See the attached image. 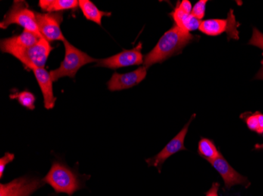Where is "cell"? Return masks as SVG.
Masks as SVG:
<instances>
[{"label":"cell","instance_id":"cell-1","mask_svg":"<svg viewBox=\"0 0 263 196\" xmlns=\"http://www.w3.org/2000/svg\"><path fill=\"white\" fill-rule=\"evenodd\" d=\"M196 39H199V36L174 26L162 35L152 51L144 56L143 66L147 69L156 63L163 62L170 57L181 54L183 49Z\"/></svg>","mask_w":263,"mask_h":196},{"label":"cell","instance_id":"cell-2","mask_svg":"<svg viewBox=\"0 0 263 196\" xmlns=\"http://www.w3.org/2000/svg\"><path fill=\"white\" fill-rule=\"evenodd\" d=\"M54 188L55 192L66 193L69 196L84 187L79 176L61 162L54 161L47 175L43 178Z\"/></svg>","mask_w":263,"mask_h":196},{"label":"cell","instance_id":"cell-3","mask_svg":"<svg viewBox=\"0 0 263 196\" xmlns=\"http://www.w3.org/2000/svg\"><path fill=\"white\" fill-rule=\"evenodd\" d=\"M63 42L66 49L65 58L62 61L60 67L50 72L53 81H58L59 79L66 76L73 79L76 76L77 72L83 66L98 61L97 59L90 57L86 53L83 52L74 46L69 43L67 40Z\"/></svg>","mask_w":263,"mask_h":196},{"label":"cell","instance_id":"cell-4","mask_svg":"<svg viewBox=\"0 0 263 196\" xmlns=\"http://www.w3.org/2000/svg\"><path fill=\"white\" fill-rule=\"evenodd\" d=\"M13 24L22 26L24 30L29 31L42 36L36 23L35 12L29 9L26 1H14L10 10L4 16V20L0 24V27L3 29H7L9 26Z\"/></svg>","mask_w":263,"mask_h":196},{"label":"cell","instance_id":"cell-5","mask_svg":"<svg viewBox=\"0 0 263 196\" xmlns=\"http://www.w3.org/2000/svg\"><path fill=\"white\" fill-rule=\"evenodd\" d=\"M53 47L47 39L41 38L37 43L29 48L12 51L10 54L18 59L27 70L44 68Z\"/></svg>","mask_w":263,"mask_h":196},{"label":"cell","instance_id":"cell-6","mask_svg":"<svg viewBox=\"0 0 263 196\" xmlns=\"http://www.w3.org/2000/svg\"><path fill=\"white\" fill-rule=\"evenodd\" d=\"M239 24L236 22L233 10H230L228 17L226 19H208L202 20L199 30L202 33L210 36H218L224 32L228 33V38L239 39V32L237 27Z\"/></svg>","mask_w":263,"mask_h":196},{"label":"cell","instance_id":"cell-7","mask_svg":"<svg viewBox=\"0 0 263 196\" xmlns=\"http://www.w3.org/2000/svg\"><path fill=\"white\" fill-rule=\"evenodd\" d=\"M35 18L41 35L48 42H65L66 40L60 29V25L63 20L61 13L41 14L39 12H35Z\"/></svg>","mask_w":263,"mask_h":196},{"label":"cell","instance_id":"cell-8","mask_svg":"<svg viewBox=\"0 0 263 196\" xmlns=\"http://www.w3.org/2000/svg\"><path fill=\"white\" fill-rule=\"evenodd\" d=\"M141 51L142 42H139L138 45L132 50H124L111 57L98 60L97 66L116 69L128 66H140L143 64L144 60Z\"/></svg>","mask_w":263,"mask_h":196},{"label":"cell","instance_id":"cell-9","mask_svg":"<svg viewBox=\"0 0 263 196\" xmlns=\"http://www.w3.org/2000/svg\"><path fill=\"white\" fill-rule=\"evenodd\" d=\"M195 117H196V114L193 115L187 124L177 134V136L174 137L165 145V148L159 154L156 155L154 157L150 158V159H146V163H147L148 166H155L159 169V172L160 173L162 165L168 158L171 157V156L178 153V151L187 150V148L184 147V139H185L186 134H187V131H189V125H190L193 119H195Z\"/></svg>","mask_w":263,"mask_h":196},{"label":"cell","instance_id":"cell-10","mask_svg":"<svg viewBox=\"0 0 263 196\" xmlns=\"http://www.w3.org/2000/svg\"><path fill=\"white\" fill-rule=\"evenodd\" d=\"M37 178H21L0 185V196H30L44 185Z\"/></svg>","mask_w":263,"mask_h":196},{"label":"cell","instance_id":"cell-11","mask_svg":"<svg viewBox=\"0 0 263 196\" xmlns=\"http://www.w3.org/2000/svg\"><path fill=\"white\" fill-rule=\"evenodd\" d=\"M147 76V68L142 66L134 72L120 74L114 72L113 76L107 82V88L110 91H119L129 89L138 85Z\"/></svg>","mask_w":263,"mask_h":196},{"label":"cell","instance_id":"cell-12","mask_svg":"<svg viewBox=\"0 0 263 196\" xmlns=\"http://www.w3.org/2000/svg\"><path fill=\"white\" fill-rule=\"evenodd\" d=\"M41 38L44 37L29 31L24 30L20 35L2 39L0 42V49L3 53L10 54L12 51L32 47L37 43Z\"/></svg>","mask_w":263,"mask_h":196},{"label":"cell","instance_id":"cell-13","mask_svg":"<svg viewBox=\"0 0 263 196\" xmlns=\"http://www.w3.org/2000/svg\"><path fill=\"white\" fill-rule=\"evenodd\" d=\"M210 163L221 175L226 188H230L236 185H249L247 178L242 176L237 171L235 170L227 160L223 157L222 155Z\"/></svg>","mask_w":263,"mask_h":196},{"label":"cell","instance_id":"cell-14","mask_svg":"<svg viewBox=\"0 0 263 196\" xmlns=\"http://www.w3.org/2000/svg\"><path fill=\"white\" fill-rule=\"evenodd\" d=\"M33 72L42 91L44 107L48 110L52 109L54 107L57 98L54 97L53 93V80L50 72H47L44 68L33 69Z\"/></svg>","mask_w":263,"mask_h":196},{"label":"cell","instance_id":"cell-15","mask_svg":"<svg viewBox=\"0 0 263 196\" xmlns=\"http://www.w3.org/2000/svg\"><path fill=\"white\" fill-rule=\"evenodd\" d=\"M171 17L174 19L175 26L185 32H190L192 31L199 29L202 20L196 18L192 14H186L184 11L179 8L178 5L173 10L171 14Z\"/></svg>","mask_w":263,"mask_h":196},{"label":"cell","instance_id":"cell-16","mask_svg":"<svg viewBox=\"0 0 263 196\" xmlns=\"http://www.w3.org/2000/svg\"><path fill=\"white\" fill-rule=\"evenodd\" d=\"M79 6L77 0H41L39 7L43 11L47 13H59L67 10H76Z\"/></svg>","mask_w":263,"mask_h":196},{"label":"cell","instance_id":"cell-17","mask_svg":"<svg viewBox=\"0 0 263 196\" xmlns=\"http://www.w3.org/2000/svg\"><path fill=\"white\" fill-rule=\"evenodd\" d=\"M79 7L87 20L98 24L99 26H101L103 17H110L111 15L110 12L100 10L90 0H80Z\"/></svg>","mask_w":263,"mask_h":196},{"label":"cell","instance_id":"cell-18","mask_svg":"<svg viewBox=\"0 0 263 196\" xmlns=\"http://www.w3.org/2000/svg\"><path fill=\"white\" fill-rule=\"evenodd\" d=\"M198 153L209 163L218 159L221 155L214 143L211 140L204 138H201L199 141Z\"/></svg>","mask_w":263,"mask_h":196},{"label":"cell","instance_id":"cell-19","mask_svg":"<svg viewBox=\"0 0 263 196\" xmlns=\"http://www.w3.org/2000/svg\"><path fill=\"white\" fill-rule=\"evenodd\" d=\"M10 98L17 100L20 104L29 110H33L35 108V95L29 91H24L22 92L14 93L10 94Z\"/></svg>","mask_w":263,"mask_h":196},{"label":"cell","instance_id":"cell-20","mask_svg":"<svg viewBox=\"0 0 263 196\" xmlns=\"http://www.w3.org/2000/svg\"><path fill=\"white\" fill-rule=\"evenodd\" d=\"M206 4H208L206 0H199L193 7V10L191 14H193L196 18L202 20L205 16Z\"/></svg>","mask_w":263,"mask_h":196},{"label":"cell","instance_id":"cell-21","mask_svg":"<svg viewBox=\"0 0 263 196\" xmlns=\"http://www.w3.org/2000/svg\"><path fill=\"white\" fill-rule=\"evenodd\" d=\"M248 44L261 49L263 51V33H261L256 28H254L252 38L250 39Z\"/></svg>","mask_w":263,"mask_h":196},{"label":"cell","instance_id":"cell-22","mask_svg":"<svg viewBox=\"0 0 263 196\" xmlns=\"http://www.w3.org/2000/svg\"><path fill=\"white\" fill-rule=\"evenodd\" d=\"M245 122H246V124L247 126H248V129H251V130L252 131H255V132L256 133L258 132V120L257 113L247 116V117L245 118Z\"/></svg>","mask_w":263,"mask_h":196},{"label":"cell","instance_id":"cell-23","mask_svg":"<svg viewBox=\"0 0 263 196\" xmlns=\"http://www.w3.org/2000/svg\"><path fill=\"white\" fill-rule=\"evenodd\" d=\"M14 155L12 153H7L4 155V157L0 159V178L4 177V171H5L6 166L8 163L14 161Z\"/></svg>","mask_w":263,"mask_h":196},{"label":"cell","instance_id":"cell-24","mask_svg":"<svg viewBox=\"0 0 263 196\" xmlns=\"http://www.w3.org/2000/svg\"><path fill=\"white\" fill-rule=\"evenodd\" d=\"M179 8L181 9L182 11H184L186 14H191L192 10H193V7L192 4L189 0H182L180 4H177Z\"/></svg>","mask_w":263,"mask_h":196},{"label":"cell","instance_id":"cell-25","mask_svg":"<svg viewBox=\"0 0 263 196\" xmlns=\"http://www.w3.org/2000/svg\"><path fill=\"white\" fill-rule=\"evenodd\" d=\"M219 184L217 182L213 183L212 186L206 193V196H218V189H219Z\"/></svg>","mask_w":263,"mask_h":196},{"label":"cell","instance_id":"cell-26","mask_svg":"<svg viewBox=\"0 0 263 196\" xmlns=\"http://www.w3.org/2000/svg\"><path fill=\"white\" fill-rule=\"evenodd\" d=\"M257 116H258V134H263V114L260 113H257Z\"/></svg>","mask_w":263,"mask_h":196},{"label":"cell","instance_id":"cell-27","mask_svg":"<svg viewBox=\"0 0 263 196\" xmlns=\"http://www.w3.org/2000/svg\"><path fill=\"white\" fill-rule=\"evenodd\" d=\"M255 79H261V80H263V60H261V69H260L259 72L257 73L256 76H255Z\"/></svg>","mask_w":263,"mask_h":196},{"label":"cell","instance_id":"cell-28","mask_svg":"<svg viewBox=\"0 0 263 196\" xmlns=\"http://www.w3.org/2000/svg\"><path fill=\"white\" fill-rule=\"evenodd\" d=\"M255 148H256V149H263V144H256V145H255Z\"/></svg>","mask_w":263,"mask_h":196}]
</instances>
